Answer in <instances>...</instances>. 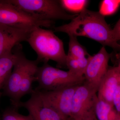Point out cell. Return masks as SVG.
Here are the masks:
<instances>
[{"mask_svg": "<svg viewBox=\"0 0 120 120\" xmlns=\"http://www.w3.org/2000/svg\"><path fill=\"white\" fill-rule=\"evenodd\" d=\"M21 10L45 20H71L77 15H71L64 10L60 0H8Z\"/></svg>", "mask_w": 120, "mask_h": 120, "instance_id": "obj_4", "label": "cell"}, {"mask_svg": "<svg viewBox=\"0 0 120 120\" xmlns=\"http://www.w3.org/2000/svg\"><path fill=\"white\" fill-rule=\"evenodd\" d=\"M98 88L85 81L80 85L73 95L71 107L72 120L94 109Z\"/></svg>", "mask_w": 120, "mask_h": 120, "instance_id": "obj_8", "label": "cell"}, {"mask_svg": "<svg viewBox=\"0 0 120 120\" xmlns=\"http://www.w3.org/2000/svg\"><path fill=\"white\" fill-rule=\"evenodd\" d=\"M112 102L115 109L120 115V83L117 86L114 93Z\"/></svg>", "mask_w": 120, "mask_h": 120, "instance_id": "obj_21", "label": "cell"}, {"mask_svg": "<svg viewBox=\"0 0 120 120\" xmlns=\"http://www.w3.org/2000/svg\"><path fill=\"white\" fill-rule=\"evenodd\" d=\"M117 57L118 58V59L120 58V52L117 54Z\"/></svg>", "mask_w": 120, "mask_h": 120, "instance_id": "obj_25", "label": "cell"}, {"mask_svg": "<svg viewBox=\"0 0 120 120\" xmlns=\"http://www.w3.org/2000/svg\"><path fill=\"white\" fill-rule=\"evenodd\" d=\"M95 116L97 120H120V115L113 105L96 97L94 106Z\"/></svg>", "mask_w": 120, "mask_h": 120, "instance_id": "obj_13", "label": "cell"}, {"mask_svg": "<svg viewBox=\"0 0 120 120\" xmlns=\"http://www.w3.org/2000/svg\"><path fill=\"white\" fill-rule=\"evenodd\" d=\"M110 54L105 46H102L97 54L90 56L84 77L85 81L98 88L99 86L108 69Z\"/></svg>", "mask_w": 120, "mask_h": 120, "instance_id": "obj_10", "label": "cell"}, {"mask_svg": "<svg viewBox=\"0 0 120 120\" xmlns=\"http://www.w3.org/2000/svg\"><path fill=\"white\" fill-rule=\"evenodd\" d=\"M31 94L27 101L20 102L19 107L27 110L33 120H73L64 116L46 102L35 90Z\"/></svg>", "mask_w": 120, "mask_h": 120, "instance_id": "obj_6", "label": "cell"}, {"mask_svg": "<svg viewBox=\"0 0 120 120\" xmlns=\"http://www.w3.org/2000/svg\"><path fill=\"white\" fill-rule=\"evenodd\" d=\"M2 120H33L30 114L27 116L19 113L15 109H7L2 116Z\"/></svg>", "mask_w": 120, "mask_h": 120, "instance_id": "obj_20", "label": "cell"}, {"mask_svg": "<svg viewBox=\"0 0 120 120\" xmlns=\"http://www.w3.org/2000/svg\"><path fill=\"white\" fill-rule=\"evenodd\" d=\"M118 59L119 60V62H118V66L116 67L118 69V71H119V72H120V58H118Z\"/></svg>", "mask_w": 120, "mask_h": 120, "instance_id": "obj_24", "label": "cell"}, {"mask_svg": "<svg viewBox=\"0 0 120 120\" xmlns=\"http://www.w3.org/2000/svg\"><path fill=\"white\" fill-rule=\"evenodd\" d=\"M73 120H97L95 116L94 109L85 114L73 119Z\"/></svg>", "mask_w": 120, "mask_h": 120, "instance_id": "obj_22", "label": "cell"}, {"mask_svg": "<svg viewBox=\"0 0 120 120\" xmlns=\"http://www.w3.org/2000/svg\"><path fill=\"white\" fill-rule=\"evenodd\" d=\"M55 32L66 33L68 36L87 37L103 46L120 50V45L114 38L112 29L99 12L85 9L70 22L54 28Z\"/></svg>", "mask_w": 120, "mask_h": 120, "instance_id": "obj_1", "label": "cell"}, {"mask_svg": "<svg viewBox=\"0 0 120 120\" xmlns=\"http://www.w3.org/2000/svg\"><path fill=\"white\" fill-rule=\"evenodd\" d=\"M30 61V60L26 58L21 50L13 71L3 86L5 94L9 98L15 107H19L21 102L19 98L20 85Z\"/></svg>", "mask_w": 120, "mask_h": 120, "instance_id": "obj_9", "label": "cell"}, {"mask_svg": "<svg viewBox=\"0 0 120 120\" xmlns=\"http://www.w3.org/2000/svg\"><path fill=\"white\" fill-rule=\"evenodd\" d=\"M79 85L50 91L37 89L35 90L46 102L64 116L72 120L71 116L72 101L74 93Z\"/></svg>", "mask_w": 120, "mask_h": 120, "instance_id": "obj_7", "label": "cell"}, {"mask_svg": "<svg viewBox=\"0 0 120 120\" xmlns=\"http://www.w3.org/2000/svg\"><path fill=\"white\" fill-rule=\"evenodd\" d=\"M84 81V76L54 68L48 63L38 67L36 74V82L38 83L37 90H56L80 85Z\"/></svg>", "mask_w": 120, "mask_h": 120, "instance_id": "obj_3", "label": "cell"}, {"mask_svg": "<svg viewBox=\"0 0 120 120\" xmlns=\"http://www.w3.org/2000/svg\"><path fill=\"white\" fill-rule=\"evenodd\" d=\"M32 30L0 24V58L11 53L13 47L21 42H27Z\"/></svg>", "mask_w": 120, "mask_h": 120, "instance_id": "obj_11", "label": "cell"}, {"mask_svg": "<svg viewBox=\"0 0 120 120\" xmlns=\"http://www.w3.org/2000/svg\"><path fill=\"white\" fill-rule=\"evenodd\" d=\"M60 4L66 11L80 13L86 7L88 3L86 0H61Z\"/></svg>", "mask_w": 120, "mask_h": 120, "instance_id": "obj_18", "label": "cell"}, {"mask_svg": "<svg viewBox=\"0 0 120 120\" xmlns=\"http://www.w3.org/2000/svg\"><path fill=\"white\" fill-rule=\"evenodd\" d=\"M114 38L116 42L120 40V19L112 29Z\"/></svg>", "mask_w": 120, "mask_h": 120, "instance_id": "obj_23", "label": "cell"}, {"mask_svg": "<svg viewBox=\"0 0 120 120\" xmlns=\"http://www.w3.org/2000/svg\"><path fill=\"white\" fill-rule=\"evenodd\" d=\"M120 83V72L117 67L109 69L99 86L98 98L113 105L114 93Z\"/></svg>", "mask_w": 120, "mask_h": 120, "instance_id": "obj_12", "label": "cell"}, {"mask_svg": "<svg viewBox=\"0 0 120 120\" xmlns=\"http://www.w3.org/2000/svg\"><path fill=\"white\" fill-rule=\"evenodd\" d=\"M21 50L20 47L14 53L12 52L0 58V89L3 87L12 72V68L17 62Z\"/></svg>", "mask_w": 120, "mask_h": 120, "instance_id": "obj_15", "label": "cell"}, {"mask_svg": "<svg viewBox=\"0 0 120 120\" xmlns=\"http://www.w3.org/2000/svg\"><path fill=\"white\" fill-rule=\"evenodd\" d=\"M120 5V0H103L99 7V13L105 16L113 15Z\"/></svg>", "mask_w": 120, "mask_h": 120, "instance_id": "obj_19", "label": "cell"}, {"mask_svg": "<svg viewBox=\"0 0 120 120\" xmlns=\"http://www.w3.org/2000/svg\"><path fill=\"white\" fill-rule=\"evenodd\" d=\"M68 54L74 58L79 59L90 56L86 50L79 42L77 37L70 35Z\"/></svg>", "mask_w": 120, "mask_h": 120, "instance_id": "obj_17", "label": "cell"}, {"mask_svg": "<svg viewBox=\"0 0 120 120\" xmlns=\"http://www.w3.org/2000/svg\"><path fill=\"white\" fill-rule=\"evenodd\" d=\"M54 24L25 12L8 0H0V24L32 31L37 27L51 28Z\"/></svg>", "mask_w": 120, "mask_h": 120, "instance_id": "obj_5", "label": "cell"}, {"mask_svg": "<svg viewBox=\"0 0 120 120\" xmlns=\"http://www.w3.org/2000/svg\"><path fill=\"white\" fill-rule=\"evenodd\" d=\"M90 56L77 59L67 54L66 67L68 71L80 76H84Z\"/></svg>", "mask_w": 120, "mask_h": 120, "instance_id": "obj_16", "label": "cell"}, {"mask_svg": "<svg viewBox=\"0 0 120 120\" xmlns=\"http://www.w3.org/2000/svg\"><path fill=\"white\" fill-rule=\"evenodd\" d=\"M27 42L36 52L39 62H56L59 68H67V54L64 43L52 30L37 27L30 33Z\"/></svg>", "mask_w": 120, "mask_h": 120, "instance_id": "obj_2", "label": "cell"}, {"mask_svg": "<svg viewBox=\"0 0 120 120\" xmlns=\"http://www.w3.org/2000/svg\"><path fill=\"white\" fill-rule=\"evenodd\" d=\"M39 62L37 60L30 61L26 69L22 79L20 88V99L24 95L28 94H31L32 83L36 82V74L38 68Z\"/></svg>", "mask_w": 120, "mask_h": 120, "instance_id": "obj_14", "label": "cell"}]
</instances>
